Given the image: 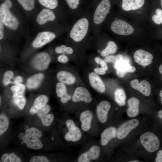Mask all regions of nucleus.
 Listing matches in <instances>:
<instances>
[{
    "label": "nucleus",
    "instance_id": "39448f33",
    "mask_svg": "<svg viewBox=\"0 0 162 162\" xmlns=\"http://www.w3.org/2000/svg\"><path fill=\"white\" fill-rule=\"evenodd\" d=\"M140 140L142 145L148 152H154L160 147L159 138L152 132H147L143 134L140 137Z\"/></svg>",
    "mask_w": 162,
    "mask_h": 162
},
{
    "label": "nucleus",
    "instance_id": "f3484780",
    "mask_svg": "<svg viewBox=\"0 0 162 162\" xmlns=\"http://www.w3.org/2000/svg\"><path fill=\"white\" fill-rule=\"evenodd\" d=\"M88 77L90 84L98 92L103 93L105 91V85L100 77L94 72L90 73Z\"/></svg>",
    "mask_w": 162,
    "mask_h": 162
},
{
    "label": "nucleus",
    "instance_id": "09e8293b",
    "mask_svg": "<svg viewBox=\"0 0 162 162\" xmlns=\"http://www.w3.org/2000/svg\"><path fill=\"white\" fill-rule=\"evenodd\" d=\"M71 98V96L68 93L61 98V101L63 103H65L68 101Z\"/></svg>",
    "mask_w": 162,
    "mask_h": 162
},
{
    "label": "nucleus",
    "instance_id": "13d9d810",
    "mask_svg": "<svg viewBox=\"0 0 162 162\" xmlns=\"http://www.w3.org/2000/svg\"><path fill=\"white\" fill-rule=\"evenodd\" d=\"M160 0V4L162 8V0Z\"/></svg>",
    "mask_w": 162,
    "mask_h": 162
},
{
    "label": "nucleus",
    "instance_id": "de8ad7c7",
    "mask_svg": "<svg viewBox=\"0 0 162 162\" xmlns=\"http://www.w3.org/2000/svg\"><path fill=\"white\" fill-rule=\"evenodd\" d=\"M94 71L95 73L98 74L103 75L106 72V70H104L101 67L98 68L96 67L94 68Z\"/></svg>",
    "mask_w": 162,
    "mask_h": 162
},
{
    "label": "nucleus",
    "instance_id": "a211bd4d",
    "mask_svg": "<svg viewBox=\"0 0 162 162\" xmlns=\"http://www.w3.org/2000/svg\"><path fill=\"white\" fill-rule=\"evenodd\" d=\"M44 74L42 72L35 74L29 77L27 80L26 85L30 90L38 88L44 79Z\"/></svg>",
    "mask_w": 162,
    "mask_h": 162
},
{
    "label": "nucleus",
    "instance_id": "1a4fd4ad",
    "mask_svg": "<svg viewBox=\"0 0 162 162\" xmlns=\"http://www.w3.org/2000/svg\"><path fill=\"white\" fill-rule=\"evenodd\" d=\"M139 124V121L134 118L129 120L121 124L117 130V136L119 139L125 138L130 131L136 128Z\"/></svg>",
    "mask_w": 162,
    "mask_h": 162
},
{
    "label": "nucleus",
    "instance_id": "ddd939ff",
    "mask_svg": "<svg viewBox=\"0 0 162 162\" xmlns=\"http://www.w3.org/2000/svg\"><path fill=\"white\" fill-rule=\"evenodd\" d=\"M72 100L75 102L82 101L89 103L92 101V98L87 89L83 87H79L75 90L72 97Z\"/></svg>",
    "mask_w": 162,
    "mask_h": 162
},
{
    "label": "nucleus",
    "instance_id": "a878e982",
    "mask_svg": "<svg viewBox=\"0 0 162 162\" xmlns=\"http://www.w3.org/2000/svg\"><path fill=\"white\" fill-rule=\"evenodd\" d=\"M117 49V46L115 42L112 40H110L107 42L105 47L100 52V54L101 56L105 57L110 54L115 53Z\"/></svg>",
    "mask_w": 162,
    "mask_h": 162
},
{
    "label": "nucleus",
    "instance_id": "7ed1b4c3",
    "mask_svg": "<svg viewBox=\"0 0 162 162\" xmlns=\"http://www.w3.org/2000/svg\"><path fill=\"white\" fill-rule=\"evenodd\" d=\"M91 13H82L73 23L69 36L75 43H80L87 38L91 32Z\"/></svg>",
    "mask_w": 162,
    "mask_h": 162
},
{
    "label": "nucleus",
    "instance_id": "9b49d317",
    "mask_svg": "<svg viewBox=\"0 0 162 162\" xmlns=\"http://www.w3.org/2000/svg\"><path fill=\"white\" fill-rule=\"evenodd\" d=\"M56 37L53 32H44L38 33L32 43V46L35 48L40 47L49 43Z\"/></svg>",
    "mask_w": 162,
    "mask_h": 162
},
{
    "label": "nucleus",
    "instance_id": "5701e85b",
    "mask_svg": "<svg viewBox=\"0 0 162 162\" xmlns=\"http://www.w3.org/2000/svg\"><path fill=\"white\" fill-rule=\"evenodd\" d=\"M117 136V130L113 127H108L105 129L101 135L100 142L102 145H106L110 140L115 138Z\"/></svg>",
    "mask_w": 162,
    "mask_h": 162
},
{
    "label": "nucleus",
    "instance_id": "79ce46f5",
    "mask_svg": "<svg viewBox=\"0 0 162 162\" xmlns=\"http://www.w3.org/2000/svg\"><path fill=\"white\" fill-rule=\"evenodd\" d=\"M123 57L121 54L116 56L110 55L105 57L104 60L106 62L114 63L118 59Z\"/></svg>",
    "mask_w": 162,
    "mask_h": 162
},
{
    "label": "nucleus",
    "instance_id": "864d4df0",
    "mask_svg": "<svg viewBox=\"0 0 162 162\" xmlns=\"http://www.w3.org/2000/svg\"><path fill=\"white\" fill-rule=\"evenodd\" d=\"M158 115L160 118L162 119V110H160L158 112Z\"/></svg>",
    "mask_w": 162,
    "mask_h": 162
},
{
    "label": "nucleus",
    "instance_id": "6ab92c4d",
    "mask_svg": "<svg viewBox=\"0 0 162 162\" xmlns=\"http://www.w3.org/2000/svg\"><path fill=\"white\" fill-rule=\"evenodd\" d=\"M23 142L26 144L29 148L34 150L41 148L43 144L40 140L37 137L31 136L25 134L22 137Z\"/></svg>",
    "mask_w": 162,
    "mask_h": 162
},
{
    "label": "nucleus",
    "instance_id": "20e7f679",
    "mask_svg": "<svg viewBox=\"0 0 162 162\" xmlns=\"http://www.w3.org/2000/svg\"><path fill=\"white\" fill-rule=\"evenodd\" d=\"M121 13H146L150 8L151 0H117Z\"/></svg>",
    "mask_w": 162,
    "mask_h": 162
},
{
    "label": "nucleus",
    "instance_id": "473e14b6",
    "mask_svg": "<svg viewBox=\"0 0 162 162\" xmlns=\"http://www.w3.org/2000/svg\"><path fill=\"white\" fill-rule=\"evenodd\" d=\"M69 7L73 11V16L77 18L76 12L78 8L80 0H65Z\"/></svg>",
    "mask_w": 162,
    "mask_h": 162
},
{
    "label": "nucleus",
    "instance_id": "37998d69",
    "mask_svg": "<svg viewBox=\"0 0 162 162\" xmlns=\"http://www.w3.org/2000/svg\"><path fill=\"white\" fill-rule=\"evenodd\" d=\"M30 162H49L46 157L44 156H36L32 157L30 160Z\"/></svg>",
    "mask_w": 162,
    "mask_h": 162
},
{
    "label": "nucleus",
    "instance_id": "2eb2a0df",
    "mask_svg": "<svg viewBox=\"0 0 162 162\" xmlns=\"http://www.w3.org/2000/svg\"><path fill=\"white\" fill-rule=\"evenodd\" d=\"M110 107V103L106 100L101 101L97 106L96 112L97 117L100 123H104L106 121Z\"/></svg>",
    "mask_w": 162,
    "mask_h": 162
},
{
    "label": "nucleus",
    "instance_id": "cd10ccee",
    "mask_svg": "<svg viewBox=\"0 0 162 162\" xmlns=\"http://www.w3.org/2000/svg\"><path fill=\"white\" fill-rule=\"evenodd\" d=\"M26 86L21 83L18 84H14L10 88V90L13 93V98L21 94H22L25 92Z\"/></svg>",
    "mask_w": 162,
    "mask_h": 162
},
{
    "label": "nucleus",
    "instance_id": "c03bdc74",
    "mask_svg": "<svg viewBox=\"0 0 162 162\" xmlns=\"http://www.w3.org/2000/svg\"><path fill=\"white\" fill-rule=\"evenodd\" d=\"M12 3L10 0H5L4 2L1 4L0 10L3 9H9L12 6Z\"/></svg>",
    "mask_w": 162,
    "mask_h": 162
},
{
    "label": "nucleus",
    "instance_id": "c9c22d12",
    "mask_svg": "<svg viewBox=\"0 0 162 162\" xmlns=\"http://www.w3.org/2000/svg\"><path fill=\"white\" fill-rule=\"evenodd\" d=\"M14 75V72L11 70H7L4 73L2 79V82L4 86H7L12 83L11 80Z\"/></svg>",
    "mask_w": 162,
    "mask_h": 162
},
{
    "label": "nucleus",
    "instance_id": "4be33fe9",
    "mask_svg": "<svg viewBox=\"0 0 162 162\" xmlns=\"http://www.w3.org/2000/svg\"><path fill=\"white\" fill-rule=\"evenodd\" d=\"M129 106L127 109V113L130 117H134L137 116L139 113L140 101L137 98L132 97L128 100Z\"/></svg>",
    "mask_w": 162,
    "mask_h": 162
},
{
    "label": "nucleus",
    "instance_id": "7c9ffc66",
    "mask_svg": "<svg viewBox=\"0 0 162 162\" xmlns=\"http://www.w3.org/2000/svg\"><path fill=\"white\" fill-rule=\"evenodd\" d=\"M1 160L3 162H20V159L14 153H5L2 156Z\"/></svg>",
    "mask_w": 162,
    "mask_h": 162
},
{
    "label": "nucleus",
    "instance_id": "412c9836",
    "mask_svg": "<svg viewBox=\"0 0 162 162\" xmlns=\"http://www.w3.org/2000/svg\"><path fill=\"white\" fill-rule=\"evenodd\" d=\"M80 118L82 130L85 131L88 130L91 128L93 119L92 112L88 110L83 111L81 113Z\"/></svg>",
    "mask_w": 162,
    "mask_h": 162
},
{
    "label": "nucleus",
    "instance_id": "bb28decb",
    "mask_svg": "<svg viewBox=\"0 0 162 162\" xmlns=\"http://www.w3.org/2000/svg\"><path fill=\"white\" fill-rule=\"evenodd\" d=\"M114 99L117 104L119 106H124L126 102V96L124 90L118 88L116 89L114 93Z\"/></svg>",
    "mask_w": 162,
    "mask_h": 162
},
{
    "label": "nucleus",
    "instance_id": "49530a36",
    "mask_svg": "<svg viewBox=\"0 0 162 162\" xmlns=\"http://www.w3.org/2000/svg\"><path fill=\"white\" fill-rule=\"evenodd\" d=\"M23 81L22 77L20 75H17L14 78L12 83L13 84H18L22 83Z\"/></svg>",
    "mask_w": 162,
    "mask_h": 162
},
{
    "label": "nucleus",
    "instance_id": "a19ab883",
    "mask_svg": "<svg viewBox=\"0 0 162 162\" xmlns=\"http://www.w3.org/2000/svg\"><path fill=\"white\" fill-rule=\"evenodd\" d=\"M50 106L46 104L39 110L37 112L38 116L40 118L46 114L50 112Z\"/></svg>",
    "mask_w": 162,
    "mask_h": 162
},
{
    "label": "nucleus",
    "instance_id": "aec40b11",
    "mask_svg": "<svg viewBox=\"0 0 162 162\" xmlns=\"http://www.w3.org/2000/svg\"><path fill=\"white\" fill-rule=\"evenodd\" d=\"M55 18L56 16L52 11L45 8L43 9L38 14L36 20L38 24L42 25L48 21H53Z\"/></svg>",
    "mask_w": 162,
    "mask_h": 162
},
{
    "label": "nucleus",
    "instance_id": "f8f14e48",
    "mask_svg": "<svg viewBox=\"0 0 162 162\" xmlns=\"http://www.w3.org/2000/svg\"><path fill=\"white\" fill-rule=\"evenodd\" d=\"M134 58L137 64L146 66L152 62L153 56L152 54L146 50L139 49L136 50L134 54Z\"/></svg>",
    "mask_w": 162,
    "mask_h": 162
},
{
    "label": "nucleus",
    "instance_id": "603ef678",
    "mask_svg": "<svg viewBox=\"0 0 162 162\" xmlns=\"http://www.w3.org/2000/svg\"><path fill=\"white\" fill-rule=\"evenodd\" d=\"M4 26L3 23L1 21H0V39H2L4 36Z\"/></svg>",
    "mask_w": 162,
    "mask_h": 162
},
{
    "label": "nucleus",
    "instance_id": "72a5a7b5",
    "mask_svg": "<svg viewBox=\"0 0 162 162\" xmlns=\"http://www.w3.org/2000/svg\"><path fill=\"white\" fill-rule=\"evenodd\" d=\"M56 92L59 98H62L67 94V88L64 84L59 82L56 86Z\"/></svg>",
    "mask_w": 162,
    "mask_h": 162
},
{
    "label": "nucleus",
    "instance_id": "dca6fc26",
    "mask_svg": "<svg viewBox=\"0 0 162 162\" xmlns=\"http://www.w3.org/2000/svg\"><path fill=\"white\" fill-rule=\"evenodd\" d=\"M130 84L133 88L140 91L144 95L148 96L150 94L151 86L146 80H143L139 82L137 79H134L130 82Z\"/></svg>",
    "mask_w": 162,
    "mask_h": 162
},
{
    "label": "nucleus",
    "instance_id": "6e6552de",
    "mask_svg": "<svg viewBox=\"0 0 162 162\" xmlns=\"http://www.w3.org/2000/svg\"><path fill=\"white\" fill-rule=\"evenodd\" d=\"M68 131L64 136L65 140L68 141L76 142L81 138L82 133L79 128L76 126L71 119L67 120L66 122Z\"/></svg>",
    "mask_w": 162,
    "mask_h": 162
},
{
    "label": "nucleus",
    "instance_id": "393cba45",
    "mask_svg": "<svg viewBox=\"0 0 162 162\" xmlns=\"http://www.w3.org/2000/svg\"><path fill=\"white\" fill-rule=\"evenodd\" d=\"M56 78L60 82L67 85H72L76 81V78L70 72L62 70L58 72L56 74Z\"/></svg>",
    "mask_w": 162,
    "mask_h": 162
},
{
    "label": "nucleus",
    "instance_id": "a18cd8bd",
    "mask_svg": "<svg viewBox=\"0 0 162 162\" xmlns=\"http://www.w3.org/2000/svg\"><path fill=\"white\" fill-rule=\"evenodd\" d=\"M57 60L60 63H65L68 62V58L65 55L62 54L58 56Z\"/></svg>",
    "mask_w": 162,
    "mask_h": 162
},
{
    "label": "nucleus",
    "instance_id": "3c124183",
    "mask_svg": "<svg viewBox=\"0 0 162 162\" xmlns=\"http://www.w3.org/2000/svg\"><path fill=\"white\" fill-rule=\"evenodd\" d=\"M101 65V67L105 70H107L108 69V66L106 63V62L102 59L100 60L99 64Z\"/></svg>",
    "mask_w": 162,
    "mask_h": 162
},
{
    "label": "nucleus",
    "instance_id": "4d7b16f0",
    "mask_svg": "<svg viewBox=\"0 0 162 162\" xmlns=\"http://www.w3.org/2000/svg\"><path fill=\"white\" fill-rule=\"evenodd\" d=\"M130 162H139L140 161L138 160H134L129 161Z\"/></svg>",
    "mask_w": 162,
    "mask_h": 162
},
{
    "label": "nucleus",
    "instance_id": "f03ea898",
    "mask_svg": "<svg viewBox=\"0 0 162 162\" xmlns=\"http://www.w3.org/2000/svg\"><path fill=\"white\" fill-rule=\"evenodd\" d=\"M113 0H101L91 13V32L96 37L102 30L103 25L111 13Z\"/></svg>",
    "mask_w": 162,
    "mask_h": 162
},
{
    "label": "nucleus",
    "instance_id": "2f4dec72",
    "mask_svg": "<svg viewBox=\"0 0 162 162\" xmlns=\"http://www.w3.org/2000/svg\"><path fill=\"white\" fill-rule=\"evenodd\" d=\"M13 102L20 110L24 108L26 102V99L25 96L22 94L19 95L13 98Z\"/></svg>",
    "mask_w": 162,
    "mask_h": 162
},
{
    "label": "nucleus",
    "instance_id": "9d476101",
    "mask_svg": "<svg viewBox=\"0 0 162 162\" xmlns=\"http://www.w3.org/2000/svg\"><path fill=\"white\" fill-rule=\"evenodd\" d=\"M0 20L5 25L12 29L16 30L18 26V20L9 9L0 10Z\"/></svg>",
    "mask_w": 162,
    "mask_h": 162
},
{
    "label": "nucleus",
    "instance_id": "bf43d9fd",
    "mask_svg": "<svg viewBox=\"0 0 162 162\" xmlns=\"http://www.w3.org/2000/svg\"><path fill=\"white\" fill-rule=\"evenodd\" d=\"M1 96H0V105L1 104Z\"/></svg>",
    "mask_w": 162,
    "mask_h": 162
},
{
    "label": "nucleus",
    "instance_id": "4468645a",
    "mask_svg": "<svg viewBox=\"0 0 162 162\" xmlns=\"http://www.w3.org/2000/svg\"><path fill=\"white\" fill-rule=\"evenodd\" d=\"M100 148L97 146H92L89 149L81 154L78 158L79 162H89L97 159L99 156Z\"/></svg>",
    "mask_w": 162,
    "mask_h": 162
},
{
    "label": "nucleus",
    "instance_id": "f257e3e1",
    "mask_svg": "<svg viewBox=\"0 0 162 162\" xmlns=\"http://www.w3.org/2000/svg\"><path fill=\"white\" fill-rule=\"evenodd\" d=\"M108 32L118 38H130L136 35L135 26L119 16H113L111 13L109 15L103 25Z\"/></svg>",
    "mask_w": 162,
    "mask_h": 162
},
{
    "label": "nucleus",
    "instance_id": "ea45409f",
    "mask_svg": "<svg viewBox=\"0 0 162 162\" xmlns=\"http://www.w3.org/2000/svg\"><path fill=\"white\" fill-rule=\"evenodd\" d=\"M54 116L51 114H46L40 118L43 125L45 126L50 125L54 119Z\"/></svg>",
    "mask_w": 162,
    "mask_h": 162
},
{
    "label": "nucleus",
    "instance_id": "423d86ee",
    "mask_svg": "<svg viewBox=\"0 0 162 162\" xmlns=\"http://www.w3.org/2000/svg\"><path fill=\"white\" fill-rule=\"evenodd\" d=\"M51 62V58L50 55L47 52H41L38 53L33 57L31 64L35 69L43 71L48 68Z\"/></svg>",
    "mask_w": 162,
    "mask_h": 162
},
{
    "label": "nucleus",
    "instance_id": "0eeeda50",
    "mask_svg": "<svg viewBox=\"0 0 162 162\" xmlns=\"http://www.w3.org/2000/svg\"><path fill=\"white\" fill-rule=\"evenodd\" d=\"M113 64L117 75L120 78L124 77L128 72H134L136 70L135 67L131 65L129 59L127 57L118 59Z\"/></svg>",
    "mask_w": 162,
    "mask_h": 162
},
{
    "label": "nucleus",
    "instance_id": "5fc2aeb1",
    "mask_svg": "<svg viewBox=\"0 0 162 162\" xmlns=\"http://www.w3.org/2000/svg\"><path fill=\"white\" fill-rule=\"evenodd\" d=\"M159 70L160 73L162 75V64H161L159 66Z\"/></svg>",
    "mask_w": 162,
    "mask_h": 162
},
{
    "label": "nucleus",
    "instance_id": "c85d7f7f",
    "mask_svg": "<svg viewBox=\"0 0 162 162\" xmlns=\"http://www.w3.org/2000/svg\"><path fill=\"white\" fill-rule=\"evenodd\" d=\"M9 126V121L7 116L4 114L0 115V135H2L7 130Z\"/></svg>",
    "mask_w": 162,
    "mask_h": 162
},
{
    "label": "nucleus",
    "instance_id": "4c0bfd02",
    "mask_svg": "<svg viewBox=\"0 0 162 162\" xmlns=\"http://www.w3.org/2000/svg\"><path fill=\"white\" fill-rule=\"evenodd\" d=\"M55 52L58 54L66 53L69 54H72L74 52L73 49L70 47L68 46L64 45H62L56 47L55 49Z\"/></svg>",
    "mask_w": 162,
    "mask_h": 162
},
{
    "label": "nucleus",
    "instance_id": "e433bc0d",
    "mask_svg": "<svg viewBox=\"0 0 162 162\" xmlns=\"http://www.w3.org/2000/svg\"><path fill=\"white\" fill-rule=\"evenodd\" d=\"M19 3L26 10H32L34 6V0H17Z\"/></svg>",
    "mask_w": 162,
    "mask_h": 162
},
{
    "label": "nucleus",
    "instance_id": "58836bf2",
    "mask_svg": "<svg viewBox=\"0 0 162 162\" xmlns=\"http://www.w3.org/2000/svg\"><path fill=\"white\" fill-rule=\"evenodd\" d=\"M25 134L29 136L38 138L40 137L42 135L41 131L34 127L30 128L27 129L25 131Z\"/></svg>",
    "mask_w": 162,
    "mask_h": 162
},
{
    "label": "nucleus",
    "instance_id": "6e6d98bb",
    "mask_svg": "<svg viewBox=\"0 0 162 162\" xmlns=\"http://www.w3.org/2000/svg\"><path fill=\"white\" fill-rule=\"evenodd\" d=\"M159 95L160 97L161 98V101L162 103V90L160 91L159 93Z\"/></svg>",
    "mask_w": 162,
    "mask_h": 162
},
{
    "label": "nucleus",
    "instance_id": "b1692460",
    "mask_svg": "<svg viewBox=\"0 0 162 162\" xmlns=\"http://www.w3.org/2000/svg\"><path fill=\"white\" fill-rule=\"evenodd\" d=\"M49 100L47 95L42 94L38 96L34 100L31 108L29 112L31 114L36 113L37 111L46 104Z\"/></svg>",
    "mask_w": 162,
    "mask_h": 162
},
{
    "label": "nucleus",
    "instance_id": "f704fd0d",
    "mask_svg": "<svg viewBox=\"0 0 162 162\" xmlns=\"http://www.w3.org/2000/svg\"><path fill=\"white\" fill-rule=\"evenodd\" d=\"M43 6L49 9L56 8L58 4V0H38Z\"/></svg>",
    "mask_w": 162,
    "mask_h": 162
},
{
    "label": "nucleus",
    "instance_id": "8fccbe9b",
    "mask_svg": "<svg viewBox=\"0 0 162 162\" xmlns=\"http://www.w3.org/2000/svg\"><path fill=\"white\" fill-rule=\"evenodd\" d=\"M156 162H162V150H159L157 154L155 159Z\"/></svg>",
    "mask_w": 162,
    "mask_h": 162
},
{
    "label": "nucleus",
    "instance_id": "c756f323",
    "mask_svg": "<svg viewBox=\"0 0 162 162\" xmlns=\"http://www.w3.org/2000/svg\"><path fill=\"white\" fill-rule=\"evenodd\" d=\"M154 14L152 17L153 22L157 25H160L162 24V8L160 7L155 8Z\"/></svg>",
    "mask_w": 162,
    "mask_h": 162
}]
</instances>
